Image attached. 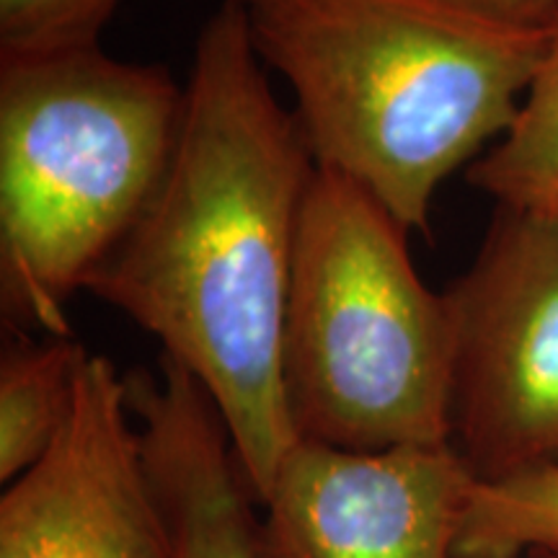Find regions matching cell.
I'll return each instance as SVG.
<instances>
[{
	"label": "cell",
	"instance_id": "1",
	"mask_svg": "<svg viewBox=\"0 0 558 558\" xmlns=\"http://www.w3.org/2000/svg\"><path fill=\"white\" fill-rule=\"evenodd\" d=\"M316 171L239 3L220 0L194 45L169 169L86 290L207 390L256 501L298 442L284 318Z\"/></svg>",
	"mask_w": 558,
	"mask_h": 558
},
{
	"label": "cell",
	"instance_id": "5",
	"mask_svg": "<svg viewBox=\"0 0 558 558\" xmlns=\"http://www.w3.org/2000/svg\"><path fill=\"white\" fill-rule=\"evenodd\" d=\"M445 298L452 448L476 481L558 465V220L497 207Z\"/></svg>",
	"mask_w": 558,
	"mask_h": 558
},
{
	"label": "cell",
	"instance_id": "9",
	"mask_svg": "<svg viewBox=\"0 0 558 558\" xmlns=\"http://www.w3.org/2000/svg\"><path fill=\"white\" fill-rule=\"evenodd\" d=\"M88 352L73 337L13 331L0 357V481L11 484L52 448L73 411Z\"/></svg>",
	"mask_w": 558,
	"mask_h": 558
},
{
	"label": "cell",
	"instance_id": "3",
	"mask_svg": "<svg viewBox=\"0 0 558 558\" xmlns=\"http://www.w3.org/2000/svg\"><path fill=\"white\" fill-rule=\"evenodd\" d=\"M184 86L101 45L0 54V308L13 331L70 337L88 290L156 194Z\"/></svg>",
	"mask_w": 558,
	"mask_h": 558
},
{
	"label": "cell",
	"instance_id": "8",
	"mask_svg": "<svg viewBox=\"0 0 558 558\" xmlns=\"http://www.w3.org/2000/svg\"><path fill=\"white\" fill-rule=\"evenodd\" d=\"M124 386L171 558H254L256 499L207 390L166 357L158 369H132Z\"/></svg>",
	"mask_w": 558,
	"mask_h": 558
},
{
	"label": "cell",
	"instance_id": "11",
	"mask_svg": "<svg viewBox=\"0 0 558 558\" xmlns=\"http://www.w3.org/2000/svg\"><path fill=\"white\" fill-rule=\"evenodd\" d=\"M558 550V465H541L497 481H476L456 558H518Z\"/></svg>",
	"mask_w": 558,
	"mask_h": 558
},
{
	"label": "cell",
	"instance_id": "12",
	"mask_svg": "<svg viewBox=\"0 0 558 558\" xmlns=\"http://www.w3.org/2000/svg\"><path fill=\"white\" fill-rule=\"evenodd\" d=\"M124 0H0V54L60 52L101 45Z\"/></svg>",
	"mask_w": 558,
	"mask_h": 558
},
{
	"label": "cell",
	"instance_id": "14",
	"mask_svg": "<svg viewBox=\"0 0 558 558\" xmlns=\"http://www.w3.org/2000/svg\"><path fill=\"white\" fill-rule=\"evenodd\" d=\"M527 558H558V550H530Z\"/></svg>",
	"mask_w": 558,
	"mask_h": 558
},
{
	"label": "cell",
	"instance_id": "4",
	"mask_svg": "<svg viewBox=\"0 0 558 558\" xmlns=\"http://www.w3.org/2000/svg\"><path fill=\"white\" fill-rule=\"evenodd\" d=\"M298 439L344 450L450 445L452 318L422 282L409 230L341 173L318 169L284 318Z\"/></svg>",
	"mask_w": 558,
	"mask_h": 558
},
{
	"label": "cell",
	"instance_id": "13",
	"mask_svg": "<svg viewBox=\"0 0 558 558\" xmlns=\"http://www.w3.org/2000/svg\"><path fill=\"white\" fill-rule=\"evenodd\" d=\"M450 3L527 29H554L558 24V0H450Z\"/></svg>",
	"mask_w": 558,
	"mask_h": 558
},
{
	"label": "cell",
	"instance_id": "7",
	"mask_svg": "<svg viewBox=\"0 0 558 558\" xmlns=\"http://www.w3.org/2000/svg\"><path fill=\"white\" fill-rule=\"evenodd\" d=\"M0 558H171L124 375L101 354L52 448L5 484Z\"/></svg>",
	"mask_w": 558,
	"mask_h": 558
},
{
	"label": "cell",
	"instance_id": "2",
	"mask_svg": "<svg viewBox=\"0 0 558 558\" xmlns=\"http://www.w3.org/2000/svg\"><path fill=\"white\" fill-rule=\"evenodd\" d=\"M256 58L292 94L318 169L429 228L445 179L514 120L550 29L450 0H235Z\"/></svg>",
	"mask_w": 558,
	"mask_h": 558
},
{
	"label": "cell",
	"instance_id": "6",
	"mask_svg": "<svg viewBox=\"0 0 558 558\" xmlns=\"http://www.w3.org/2000/svg\"><path fill=\"white\" fill-rule=\"evenodd\" d=\"M476 476L452 445L298 439L254 522V558H456Z\"/></svg>",
	"mask_w": 558,
	"mask_h": 558
},
{
	"label": "cell",
	"instance_id": "10",
	"mask_svg": "<svg viewBox=\"0 0 558 558\" xmlns=\"http://www.w3.org/2000/svg\"><path fill=\"white\" fill-rule=\"evenodd\" d=\"M469 184L497 207L558 220V24L514 120L469 166Z\"/></svg>",
	"mask_w": 558,
	"mask_h": 558
}]
</instances>
